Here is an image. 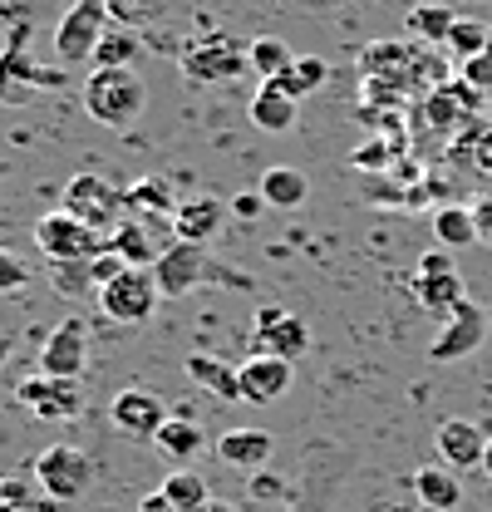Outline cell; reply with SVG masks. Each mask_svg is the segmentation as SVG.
<instances>
[{
	"instance_id": "obj_13",
	"label": "cell",
	"mask_w": 492,
	"mask_h": 512,
	"mask_svg": "<svg viewBox=\"0 0 492 512\" xmlns=\"http://www.w3.org/2000/svg\"><path fill=\"white\" fill-rule=\"evenodd\" d=\"M109 419H114V429H119V434H128V439H153V434L168 424V409H163V394H158V389L128 384V389H119V394H114Z\"/></svg>"
},
{
	"instance_id": "obj_4",
	"label": "cell",
	"mask_w": 492,
	"mask_h": 512,
	"mask_svg": "<svg viewBox=\"0 0 492 512\" xmlns=\"http://www.w3.org/2000/svg\"><path fill=\"white\" fill-rule=\"evenodd\" d=\"M109 35V5L104 0H69L55 20V55L64 64H89L99 40Z\"/></svg>"
},
{
	"instance_id": "obj_14",
	"label": "cell",
	"mask_w": 492,
	"mask_h": 512,
	"mask_svg": "<svg viewBox=\"0 0 492 512\" xmlns=\"http://www.w3.org/2000/svg\"><path fill=\"white\" fill-rule=\"evenodd\" d=\"M202 276H207V247H192V242H173L168 252L158 256V266H153V281H158L163 301L187 296Z\"/></svg>"
},
{
	"instance_id": "obj_25",
	"label": "cell",
	"mask_w": 492,
	"mask_h": 512,
	"mask_svg": "<svg viewBox=\"0 0 492 512\" xmlns=\"http://www.w3.org/2000/svg\"><path fill=\"white\" fill-rule=\"evenodd\" d=\"M123 197H128L133 212H148V222H153V217H168V222H173V212H178V202H183V197H173V183H168V178H138V183L123 188Z\"/></svg>"
},
{
	"instance_id": "obj_30",
	"label": "cell",
	"mask_w": 492,
	"mask_h": 512,
	"mask_svg": "<svg viewBox=\"0 0 492 512\" xmlns=\"http://www.w3.org/2000/svg\"><path fill=\"white\" fill-rule=\"evenodd\" d=\"M138 50H143V40L133 35V30H123V25H114L104 40H99V50H94V69H133V60H138Z\"/></svg>"
},
{
	"instance_id": "obj_7",
	"label": "cell",
	"mask_w": 492,
	"mask_h": 512,
	"mask_svg": "<svg viewBox=\"0 0 492 512\" xmlns=\"http://www.w3.org/2000/svg\"><path fill=\"white\" fill-rule=\"evenodd\" d=\"M158 281H153V271H138V266H128L123 276H114L104 291H99V311L109 320H119V325H143V320L158 311Z\"/></svg>"
},
{
	"instance_id": "obj_27",
	"label": "cell",
	"mask_w": 492,
	"mask_h": 512,
	"mask_svg": "<svg viewBox=\"0 0 492 512\" xmlns=\"http://www.w3.org/2000/svg\"><path fill=\"white\" fill-rule=\"evenodd\" d=\"M433 237H438V247L443 252H453V247H473L478 242V227H473V207H438L433 212Z\"/></svg>"
},
{
	"instance_id": "obj_41",
	"label": "cell",
	"mask_w": 492,
	"mask_h": 512,
	"mask_svg": "<svg viewBox=\"0 0 492 512\" xmlns=\"http://www.w3.org/2000/svg\"><path fill=\"white\" fill-rule=\"evenodd\" d=\"M473 227H478V242H492V197H478V207H473Z\"/></svg>"
},
{
	"instance_id": "obj_36",
	"label": "cell",
	"mask_w": 492,
	"mask_h": 512,
	"mask_svg": "<svg viewBox=\"0 0 492 512\" xmlns=\"http://www.w3.org/2000/svg\"><path fill=\"white\" fill-rule=\"evenodd\" d=\"M25 281H30V266H25L15 252H5V247H0V296L25 291Z\"/></svg>"
},
{
	"instance_id": "obj_39",
	"label": "cell",
	"mask_w": 492,
	"mask_h": 512,
	"mask_svg": "<svg viewBox=\"0 0 492 512\" xmlns=\"http://www.w3.org/2000/svg\"><path fill=\"white\" fill-rule=\"evenodd\" d=\"M123 271H128V266H123V261H119V256H114V252H99V256H94V261H89V276H94V291H104V286H109L114 276H123Z\"/></svg>"
},
{
	"instance_id": "obj_2",
	"label": "cell",
	"mask_w": 492,
	"mask_h": 512,
	"mask_svg": "<svg viewBox=\"0 0 492 512\" xmlns=\"http://www.w3.org/2000/svg\"><path fill=\"white\" fill-rule=\"evenodd\" d=\"M187 79H197V84H232V79H242L246 69V45L242 40H232L227 30H212V35H197V40H187L183 55H178Z\"/></svg>"
},
{
	"instance_id": "obj_34",
	"label": "cell",
	"mask_w": 492,
	"mask_h": 512,
	"mask_svg": "<svg viewBox=\"0 0 492 512\" xmlns=\"http://www.w3.org/2000/svg\"><path fill=\"white\" fill-rule=\"evenodd\" d=\"M50 286L69 296V301H84L94 291V276H89V261H55L50 266Z\"/></svg>"
},
{
	"instance_id": "obj_20",
	"label": "cell",
	"mask_w": 492,
	"mask_h": 512,
	"mask_svg": "<svg viewBox=\"0 0 492 512\" xmlns=\"http://www.w3.org/2000/svg\"><path fill=\"white\" fill-rule=\"evenodd\" d=\"M414 498L424 503V512H453L463 503V478L443 463H424L414 473Z\"/></svg>"
},
{
	"instance_id": "obj_35",
	"label": "cell",
	"mask_w": 492,
	"mask_h": 512,
	"mask_svg": "<svg viewBox=\"0 0 492 512\" xmlns=\"http://www.w3.org/2000/svg\"><path fill=\"white\" fill-rule=\"evenodd\" d=\"M109 5V20H119L123 30H138L148 20H163L168 0H104Z\"/></svg>"
},
{
	"instance_id": "obj_40",
	"label": "cell",
	"mask_w": 492,
	"mask_h": 512,
	"mask_svg": "<svg viewBox=\"0 0 492 512\" xmlns=\"http://www.w3.org/2000/svg\"><path fill=\"white\" fill-rule=\"evenodd\" d=\"M232 212H237L242 222H256V217L266 212V202H261V192H237V197H232Z\"/></svg>"
},
{
	"instance_id": "obj_32",
	"label": "cell",
	"mask_w": 492,
	"mask_h": 512,
	"mask_svg": "<svg viewBox=\"0 0 492 512\" xmlns=\"http://www.w3.org/2000/svg\"><path fill=\"white\" fill-rule=\"evenodd\" d=\"M488 40H492V30L483 25V20H463V15H458V25L448 30V40H443V45L453 50V60L458 64H468L473 55H483V50H488Z\"/></svg>"
},
{
	"instance_id": "obj_12",
	"label": "cell",
	"mask_w": 492,
	"mask_h": 512,
	"mask_svg": "<svg viewBox=\"0 0 492 512\" xmlns=\"http://www.w3.org/2000/svg\"><path fill=\"white\" fill-rule=\"evenodd\" d=\"M89 365V325L79 316H64L45 345H40V375H55V380H79Z\"/></svg>"
},
{
	"instance_id": "obj_9",
	"label": "cell",
	"mask_w": 492,
	"mask_h": 512,
	"mask_svg": "<svg viewBox=\"0 0 492 512\" xmlns=\"http://www.w3.org/2000/svg\"><path fill=\"white\" fill-rule=\"evenodd\" d=\"M483 340H488V311H483L478 301H463V306H453V311L443 316V330L433 335L429 355L438 365H458V360L478 355Z\"/></svg>"
},
{
	"instance_id": "obj_31",
	"label": "cell",
	"mask_w": 492,
	"mask_h": 512,
	"mask_svg": "<svg viewBox=\"0 0 492 512\" xmlns=\"http://www.w3.org/2000/svg\"><path fill=\"white\" fill-rule=\"evenodd\" d=\"M246 64H251L261 79H276V74L291 64V50H286L281 35H256V40H246Z\"/></svg>"
},
{
	"instance_id": "obj_26",
	"label": "cell",
	"mask_w": 492,
	"mask_h": 512,
	"mask_svg": "<svg viewBox=\"0 0 492 512\" xmlns=\"http://www.w3.org/2000/svg\"><path fill=\"white\" fill-rule=\"evenodd\" d=\"M453 25H458V15H453L448 5H438V0H419V5L409 10V20H404V30H409L414 40H424V45H443Z\"/></svg>"
},
{
	"instance_id": "obj_1",
	"label": "cell",
	"mask_w": 492,
	"mask_h": 512,
	"mask_svg": "<svg viewBox=\"0 0 492 512\" xmlns=\"http://www.w3.org/2000/svg\"><path fill=\"white\" fill-rule=\"evenodd\" d=\"M148 104V84L133 69H94L84 79V109L99 128H128Z\"/></svg>"
},
{
	"instance_id": "obj_33",
	"label": "cell",
	"mask_w": 492,
	"mask_h": 512,
	"mask_svg": "<svg viewBox=\"0 0 492 512\" xmlns=\"http://www.w3.org/2000/svg\"><path fill=\"white\" fill-rule=\"evenodd\" d=\"M40 498H45V493H40L30 478H20V473H5V478H0V512H50Z\"/></svg>"
},
{
	"instance_id": "obj_38",
	"label": "cell",
	"mask_w": 492,
	"mask_h": 512,
	"mask_svg": "<svg viewBox=\"0 0 492 512\" xmlns=\"http://www.w3.org/2000/svg\"><path fill=\"white\" fill-rule=\"evenodd\" d=\"M468 138H473V168L492 178V124H473Z\"/></svg>"
},
{
	"instance_id": "obj_24",
	"label": "cell",
	"mask_w": 492,
	"mask_h": 512,
	"mask_svg": "<svg viewBox=\"0 0 492 512\" xmlns=\"http://www.w3.org/2000/svg\"><path fill=\"white\" fill-rule=\"evenodd\" d=\"M187 380L202 384L207 394H217V399H242V384H237V370L227 365V360H217V355H187Z\"/></svg>"
},
{
	"instance_id": "obj_46",
	"label": "cell",
	"mask_w": 492,
	"mask_h": 512,
	"mask_svg": "<svg viewBox=\"0 0 492 512\" xmlns=\"http://www.w3.org/2000/svg\"><path fill=\"white\" fill-rule=\"evenodd\" d=\"M483 473H488V483H492V434H488V448H483Z\"/></svg>"
},
{
	"instance_id": "obj_22",
	"label": "cell",
	"mask_w": 492,
	"mask_h": 512,
	"mask_svg": "<svg viewBox=\"0 0 492 512\" xmlns=\"http://www.w3.org/2000/svg\"><path fill=\"white\" fill-rule=\"evenodd\" d=\"M256 192H261V202L266 207H281V212H296V207H306L310 197V178L301 173V168H266L261 173V183H256Z\"/></svg>"
},
{
	"instance_id": "obj_6",
	"label": "cell",
	"mask_w": 492,
	"mask_h": 512,
	"mask_svg": "<svg viewBox=\"0 0 492 512\" xmlns=\"http://www.w3.org/2000/svg\"><path fill=\"white\" fill-rule=\"evenodd\" d=\"M35 247L45 252L50 266L55 261H94L99 252H109V237L94 232V227H84L79 217H69L60 207V212H45L35 222Z\"/></svg>"
},
{
	"instance_id": "obj_42",
	"label": "cell",
	"mask_w": 492,
	"mask_h": 512,
	"mask_svg": "<svg viewBox=\"0 0 492 512\" xmlns=\"http://www.w3.org/2000/svg\"><path fill=\"white\" fill-rule=\"evenodd\" d=\"M355 163H360V168H384V163H389V148L365 143V148H355Z\"/></svg>"
},
{
	"instance_id": "obj_8",
	"label": "cell",
	"mask_w": 492,
	"mask_h": 512,
	"mask_svg": "<svg viewBox=\"0 0 492 512\" xmlns=\"http://www.w3.org/2000/svg\"><path fill=\"white\" fill-rule=\"evenodd\" d=\"M310 350V325L291 316L286 306H261L251 325V355H276V360H301Z\"/></svg>"
},
{
	"instance_id": "obj_17",
	"label": "cell",
	"mask_w": 492,
	"mask_h": 512,
	"mask_svg": "<svg viewBox=\"0 0 492 512\" xmlns=\"http://www.w3.org/2000/svg\"><path fill=\"white\" fill-rule=\"evenodd\" d=\"M237 384H242L246 404H276L286 389H291V360H276V355H251L237 365Z\"/></svg>"
},
{
	"instance_id": "obj_11",
	"label": "cell",
	"mask_w": 492,
	"mask_h": 512,
	"mask_svg": "<svg viewBox=\"0 0 492 512\" xmlns=\"http://www.w3.org/2000/svg\"><path fill=\"white\" fill-rule=\"evenodd\" d=\"M414 296H419V306L433 311V316H448L453 306L468 301V286H463L458 266L448 261V252L419 256V266H414Z\"/></svg>"
},
{
	"instance_id": "obj_37",
	"label": "cell",
	"mask_w": 492,
	"mask_h": 512,
	"mask_svg": "<svg viewBox=\"0 0 492 512\" xmlns=\"http://www.w3.org/2000/svg\"><path fill=\"white\" fill-rule=\"evenodd\" d=\"M463 84H468V89H478V94L492 89V40H488V50H483V55H473V60L463 64Z\"/></svg>"
},
{
	"instance_id": "obj_28",
	"label": "cell",
	"mask_w": 492,
	"mask_h": 512,
	"mask_svg": "<svg viewBox=\"0 0 492 512\" xmlns=\"http://www.w3.org/2000/svg\"><path fill=\"white\" fill-rule=\"evenodd\" d=\"M325 79H330V64L320 60V55H306V60H291V64H286V69H281L271 84H281V89H286V94L301 104V99H306V94H315Z\"/></svg>"
},
{
	"instance_id": "obj_48",
	"label": "cell",
	"mask_w": 492,
	"mask_h": 512,
	"mask_svg": "<svg viewBox=\"0 0 492 512\" xmlns=\"http://www.w3.org/2000/svg\"><path fill=\"white\" fill-rule=\"evenodd\" d=\"M0 178H5V163H0Z\"/></svg>"
},
{
	"instance_id": "obj_15",
	"label": "cell",
	"mask_w": 492,
	"mask_h": 512,
	"mask_svg": "<svg viewBox=\"0 0 492 512\" xmlns=\"http://www.w3.org/2000/svg\"><path fill=\"white\" fill-rule=\"evenodd\" d=\"M173 242L153 227V222H143V217H123L119 227L109 232V252L119 256L123 266H138V271H153L158 266V256L168 252Z\"/></svg>"
},
{
	"instance_id": "obj_19",
	"label": "cell",
	"mask_w": 492,
	"mask_h": 512,
	"mask_svg": "<svg viewBox=\"0 0 492 512\" xmlns=\"http://www.w3.org/2000/svg\"><path fill=\"white\" fill-rule=\"evenodd\" d=\"M271 453H276V439L266 434V429H227L222 439H217V458L227 463V468H237V473H256V468H266L271 463Z\"/></svg>"
},
{
	"instance_id": "obj_43",
	"label": "cell",
	"mask_w": 492,
	"mask_h": 512,
	"mask_svg": "<svg viewBox=\"0 0 492 512\" xmlns=\"http://www.w3.org/2000/svg\"><path fill=\"white\" fill-rule=\"evenodd\" d=\"M138 512H178L163 493H148V498H138Z\"/></svg>"
},
{
	"instance_id": "obj_10",
	"label": "cell",
	"mask_w": 492,
	"mask_h": 512,
	"mask_svg": "<svg viewBox=\"0 0 492 512\" xmlns=\"http://www.w3.org/2000/svg\"><path fill=\"white\" fill-rule=\"evenodd\" d=\"M15 399L25 414L45 419V424H64L84 409V389L79 380H55V375H30V380L15 384Z\"/></svg>"
},
{
	"instance_id": "obj_29",
	"label": "cell",
	"mask_w": 492,
	"mask_h": 512,
	"mask_svg": "<svg viewBox=\"0 0 492 512\" xmlns=\"http://www.w3.org/2000/svg\"><path fill=\"white\" fill-rule=\"evenodd\" d=\"M168 503L178 512H202L212 498H207V483H202V473H192V468H173L168 478H163V488H158Z\"/></svg>"
},
{
	"instance_id": "obj_45",
	"label": "cell",
	"mask_w": 492,
	"mask_h": 512,
	"mask_svg": "<svg viewBox=\"0 0 492 512\" xmlns=\"http://www.w3.org/2000/svg\"><path fill=\"white\" fill-rule=\"evenodd\" d=\"M10 355H15V340H10V335H0V365H5Z\"/></svg>"
},
{
	"instance_id": "obj_23",
	"label": "cell",
	"mask_w": 492,
	"mask_h": 512,
	"mask_svg": "<svg viewBox=\"0 0 492 512\" xmlns=\"http://www.w3.org/2000/svg\"><path fill=\"white\" fill-rule=\"evenodd\" d=\"M153 448H158L163 458H173L178 468H192V458L207 448V434L183 414V419H168V424L153 434Z\"/></svg>"
},
{
	"instance_id": "obj_16",
	"label": "cell",
	"mask_w": 492,
	"mask_h": 512,
	"mask_svg": "<svg viewBox=\"0 0 492 512\" xmlns=\"http://www.w3.org/2000/svg\"><path fill=\"white\" fill-rule=\"evenodd\" d=\"M433 444H438V463H443V468L468 473V468H483L488 434H483L473 419H443V424L433 429Z\"/></svg>"
},
{
	"instance_id": "obj_44",
	"label": "cell",
	"mask_w": 492,
	"mask_h": 512,
	"mask_svg": "<svg viewBox=\"0 0 492 512\" xmlns=\"http://www.w3.org/2000/svg\"><path fill=\"white\" fill-rule=\"evenodd\" d=\"M30 5H35V0H30ZM5 10H10V15H15V25H30V20H25V15H20V0H0V15H5Z\"/></svg>"
},
{
	"instance_id": "obj_47",
	"label": "cell",
	"mask_w": 492,
	"mask_h": 512,
	"mask_svg": "<svg viewBox=\"0 0 492 512\" xmlns=\"http://www.w3.org/2000/svg\"><path fill=\"white\" fill-rule=\"evenodd\" d=\"M202 512H237V508H232V503H207Z\"/></svg>"
},
{
	"instance_id": "obj_21",
	"label": "cell",
	"mask_w": 492,
	"mask_h": 512,
	"mask_svg": "<svg viewBox=\"0 0 492 512\" xmlns=\"http://www.w3.org/2000/svg\"><path fill=\"white\" fill-rule=\"evenodd\" d=\"M296 109L301 104L281 84H271V79H261V89L251 94V124L261 133H291L296 128Z\"/></svg>"
},
{
	"instance_id": "obj_5",
	"label": "cell",
	"mask_w": 492,
	"mask_h": 512,
	"mask_svg": "<svg viewBox=\"0 0 492 512\" xmlns=\"http://www.w3.org/2000/svg\"><path fill=\"white\" fill-rule=\"evenodd\" d=\"M64 212L109 237L123 222V212H128V197H123V188H114L109 178H99V173H79V178H69V188H64Z\"/></svg>"
},
{
	"instance_id": "obj_18",
	"label": "cell",
	"mask_w": 492,
	"mask_h": 512,
	"mask_svg": "<svg viewBox=\"0 0 492 512\" xmlns=\"http://www.w3.org/2000/svg\"><path fill=\"white\" fill-rule=\"evenodd\" d=\"M222 217H227L222 197H183L168 227H173V237H178V242H192V247H207V242L217 237Z\"/></svg>"
},
{
	"instance_id": "obj_3",
	"label": "cell",
	"mask_w": 492,
	"mask_h": 512,
	"mask_svg": "<svg viewBox=\"0 0 492 512\" xmlns=\"http://www.w3.org/2000/svg\"><path fill=\"white\" fill-rule=\"evenodd\" d=\"M94 483V458L79 444H50L35 458V488L50 498V503H74L84 498Z\"/></svg>"
}]
</instances>
